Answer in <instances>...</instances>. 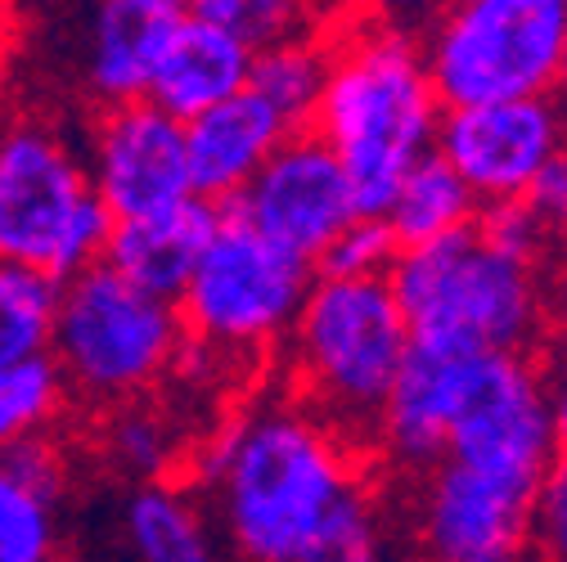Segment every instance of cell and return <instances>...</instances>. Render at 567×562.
<instances>
[{"instance_id": "9", "label": "cell", "mask_w": 567, "mask_h": 562, "mask_svg": "<svg viewBox=\"0 0 567 562\" xmlns=\"http://www.w3.org/2000/svg\"><path fill=\"white\" fill-rule=\"evenodd\" d=\"M442 459L536 496V486L558 464V405L532 356L468 351Z\"/></svg>"}, {"instance_id": "34", "label": "cell", "mask_w": 567, "mask_h": 562, "mask_svg": "<svg viewBox=\"0 0 567 562\" xmlns=\"http://www.w3.org/2000/svg\"><path fill=\"white\" fill-rule=\"evenodd\" d=\"M388 6H392V10H405V14H414V10H429L433 0H388Z\"/></svg>"}, {"instance_id": "3", "label": "cell", "mask_w": 567, "mask_h": 562, "mask_svg": "<svg viewBox=\"0 0 567 562\" xmlns=\"http://www.w3.org/2000/svg\"><path fill=\"white\" fill-rule=\"evenodd\" d=\"M405 351L410 324L388 279H311L289 329V365L307 409L347 446L374 437V418Z\"/></svg>"}, {"instance_id": "13", "label": "cell", "mask_w": 567, "mask_h": 562, "mask_svg": "<svg viewBox=\"0 0 567 562\" xmlns=\"http://www.w3.org/2000/svg\"><path fill=\"white\" fill-rule=\"evenodd\" d=\"M414 540L423 562H523L532 496L442 459L419 472Z\"/></svg>"}, {"instance_id": "17", "label": "cell", "mask_w": 567, "mask_h": 562, "mask_svg": "<svg viewBox=\"0 0 567 562\" xmlns=\"http://www.w3.org/2000/svg\"><path fill=\"white\" fill-rule=\"evenodd\" d=\"M217 212L203 198H185L181 207L135 221H113L109 243H104V266L122 274L126 284L145 289L163 302H176L189 270L198 266L212 230H217Z\"/></svg>"}, {"instance_id": "5", "label": "cell", "mask_w": 567, "mask_h": 562, "mask_svg": "<svg viewBox=\"0 0 567 562\" xmlns=\"http://www.w3.org/2000/svg\"><path fill=\"white\" fill-rule=\"evenodd\" d=\"M181 346L185 324L176 302L126 284L104 261L59 284L50 361L59 365L68 392L95 405L140 400L176 374Z\"/></svg>"}, {"instance_id": "32", "label": "cell", "mask_w": 567, "mask_h": 562, "mask_svg": "<svg viewBox=\"0 0 567 562\" xmlns=\"http://www.w3.org/2000/svg\"><path fill=\"white\" fill-rule=\"evenodd\" d=\"M324 562H392V558H383V553H379V544H374V549H361V553H338V558H324Z\"/></svg>"}, {"instance_id": "26", "label": "cell", "mask_w": 567, "mask_h": 562, "mask_svg": "<svg viewBox=\"0 0 567 562\" xmlns=\"http://www.w3.org/2000/svg\"><path fill=\"white\" fill-rule=\"evenodd\" d=\"M0 562H59L54 500L14 481V496L0 522Z\"/></svg>"}, {"instance_id": "16", "label": "cell", "mask_w": 567, "mask_h": 562, "mask_svg": "<svg viewBox=\"0 0 567 562\" xmlns=\"http://www.w3.org/2000/svg\"><path fill=\"white\" fill-rule=\"evenodd\" d=\"M284 135H289V126L248 91L189 117L185 122V163H189L194 198L226 207L261 171V163L279 149Z\"/></svg>"}, {"instance_id": "31", "label": "cell", "mask_w": 567, "mask_h": 562, "mask_svg": "<svg viewBox=\"0 0 567 562\" xmlns=\"http://www.w3.org/2000/svg\"><path fill=\"white\" fill-rule=\"evenodd\" d=\"M122 6H135L145 14H181V10H189V0H122Z\"/></svg>"}, {"instance_id": "22", "label": "cell", "mask_w": 567, "mask_h": 562, "mask_svg": "<svg viewBox=\"0 0 567 562\" xmlns=\"http://www.w3.org/2000/svg\"><path fill=\"white\" fill-rule=\"evenodd\" d=\"M329 0H189V14L230 32L248 50L284 41H320Z\"/></svg>"}, {"instance_id": "27", "label": "cell", "mask_w": 567, "mask_h": 562, "mask_svg": "<svg viewBox=\"0 0 567 562\" xmlns=\"http://www.w3.org/2000/svg\"><path fill=\"white\" fill-rule=\"evenodd\" d=\"M396 239L388 235V226L379 217H357L316 261V274H333V279H388L392 261H396Z\"/></svg>"}, {"instance_id": "25", "label": "cell", "mask_w": 567, "mask_h": 562, "mask_svg": "<svg viewBox=\"0 0 567 562\" xmlns=\"http://www.w3.org/2000/svg\"><path fill=\"white\" fill-rule=\"evenodd\" d=\"M104 446H109L113 464L122 472H131L135 481H167V468L176 464V450H181L167 418L140 400L113 405Z\"/></svg>"}, {"instance_id": "12", "label": "cell", "mask_w": 567, "mask_h": 562, "mask_svg": "<svg viewBox=\"0 0 567 562\" xmlns=\"http://www.w3.org/2000/svg\"><path fill=\"white\" fill-rule=\"evenodd\" d=\"M86 180L113 221L154 217L194 198L185 163V126L150 100L113 104L86 139Z\"/></svg>"}, {"instance_id": "21", "label": "cell", "mask_w": 567, "mask_h": 562, "mask_svg": "<svg viewBox=\"0 0 567 562\" xmlns=\"http://www.w3.org/2000/svg\"><path fill=\"white\" fill-rule=\"evenodd\" d=\"M324 63H329V50L320 41H284V45L252 50L244 91L257 95L289 131H307L324 91Z\"/></svg>"}, {"instance_id": "19", "label": "cell", "mask_w": 567, "mask_h": 562, "mask_svg": "<svg viewBox=\"0 0 567 562\" xmlns=\"http://www.w3.org/2000/svg\"><path fill=\"white\" fill-rule=\"evenodd\" d=\"M379 221L388 226L396 248H423V243H437V239L468 230L477 221V202L460 185V176L437 154H429L401 176Z\"/></svg>"}, {"instance_id": "33", "label": "cell", "mask_w": 567, "mask_h": 562, "mask_svg": "<svg viewBox=\"0 0 567 562\" xmlns=\"http://www.w3.org/2000/svg\"><path fill=\"white\" fill-rule=\"evenodd\" d=\"M10 496H14V477L0 468V522H6V509H10Z\"/></svg>"}, {"instance_id": "23", "label": "cell", "mask_w": 567, "mask_h": 562, "mask_svg": "<svg viewBox=\"0 0 567 562\" xmlns=\"http://www.w3.org/2000/svg\"><path fill=\"white\" fill-rule=\"evenodd\" d=\"M59 284L41 270L0 261V365H19L50 351Z\"/></svg>"}, {"instance_id": "4", "label": "cell", "mask_w": 567, "mask_h": 562, "mask_svg": "<svg viewBox=\"0 0 567 562\" xmlns=\"http://www.w3.org/2000/svg\"><path fill=\"white\" fill-rule=\"evenodd\" d=\"M388 289L410 337L460 351L527 356L545 324L540 266L491 248L473 226L437 243L401 248L388 270Z\"/></svg>"}, {"instance_id": "24", "label": "cell", "mask_w": 567, "mask_h": 562, "mask_svg": "<svg viewBox=\"0 0 567 562\" xmlns=\"http://www.w3.org/2000/svg\"><path fill=\"white\" fill-rule=\"evenodd\" d=\"M63 405H68V383L50 361V351L19 365H0V455L19 441L45 437Z\"/></svg>"}, {"instance_id": "28", "label": "cell", "mask_w": 567, "mask_h": 562, "mask_svg": "<svg viewBox=\"0 0 567 562\" xmlns=\"http://www.w3.org/2000/svg\"><path fill=\"white\" fill-rule=\"evenodd\" d=\"M473 230L491 243V248H501L518 261H532L540 266V248H545V235L554 226H545L527 202H501V207H477V221Z\"/></svg>"}, {"instance_id": "1", "label": "cell", "mask_w": 567, "mask_h": 562, "mask_svg": "<svg viewBox=\"0 0 567 562\" xmlns=\"http://www.w3.org/2000/svg\"><path fill=\"white\" fill-rule=\"evenodd\" d=\"M203 481L244 562H324L379 544L357 455L307 405L239 414L203 450Z\"/></svg>"}, {"instance_id": "15", "label": "cell", "mask_w": 567, "mask_h": 562, "mask_svg": "<svg viewBox=\"0 0 567 562\" xmlns=\"http://www.w3.org/2000/svg\"><path fill=\"white\" fill-rule=\"evenodd\" d=\"M464 356L468 351H460V346L410 337L405 365L383 396V409L374 418V437H370L396 468L429 472L433 464H442Z\"/></svg>"}, {"instance_id": "6", "label": "cell", "mask_w": 567, "mask_h": 562, "mask_svg": "<svg viewBox=\"0 0 567 562\" xmlns=\"http://www.w3.org/2000/svg\"><path fill=\"white\" fill-rule=\"evenodd\" d=\"M113 217L100 207L82 154L45 122L0 126V261L54 284L104 261Z\"/></svg>"}, {"instance_id": "30", "label": "cell", "mask_w": 567, "mask_h": 562, "mask_svg": "<svg viewBox=\"0 0 567 562\" xmlns=\"http://www.w3.org/2000/svg\"><path fill=\"white\" fill-rule=\"evenodd\" d=\"M532 212L545 221V226H558V217H563V207H567V163L558 158V163H549L540 176H536V185L527 189V198H523Z\"/></svg>"}, {"instance_id": "8", "label": "cell", "mask_w": 567, "mask_h": 562, "mask_svg": "<svg viewBox=\"0 0 567 562\" xmlns=\"http://www.w3.org/2000/svg\"><path fill=\"white\" fill-rule=\"evenodd\" d=\"M311 279L316 270L307 261L275 248L221 207L217 230L176 298L185 342L226 365H248L289 337Z\"/></svg>"}, {"instance_id": "29", "label": "cell", "mask_w": 567, "mask_h": 562, "mask_svg": "<svg viewBox=\"0 0 567 562\" xmlns=\"http://www.w3.org/2000/svg\"><path fill=\"white\" fill-rule=\"evenodd\" d=\"M532 535L545 540L549 558H563V549H567V481H563V464L549 468V477L536 486V496H532Z\"/></svg>"}, {"instance_id": "7", "label": "cell", "mask_w": 567, "mask_h": 562, "mask_svg": "<svg viewBox=\"0 0 567 562\" xmlns=\"http://www.w3.org/2000/svg\"><path fill=\"white\" fill-rule=\"evenodd\" d=\"M419 54L442 108L554 95L567 63V0H446Z\"/></svg>"}, {"instance_id": "11", "label": "cell", "mask_w": 567, "mask_h": 562, "mask_svg": "<svg viewBox=\"0 0 567 562\" xmlns=\"http://www.w3.org/2000/svg\"><path fill=\"white\" fill-rule=\"evenodd\" d=\"M433 154L460 176L477 207L523 202L536 176L563 158V117L549 95L442 108Z\"/></svg>"}, {"instance_id": "20", "label": "cell", "mask_w": 567, "mask_h": 562, "mask_svg": "<svg viewBox=\"0 0 567 562\" xmlns=\"http://www.w3.org/2000/svg\"><path fill=\"white\" fill-rule=\"evenodd\" d=\"M158 28H163V14H145L135 6H122V0H104L100 6L91 28V50H86V82L109 108L145 100Z\"/></svg>"}, {"instance_id": "18", "label": "cell", "mask_w": 567, "mask_h": 562, "mask_svg": "<svg viewBox=\"0 0 567 562\" xmlns=\"http://www.w3.org/2000/svg\"><path fill=\"white\" fill-rule=\"evenodd\" d=\"M122 535L135 562H221L203 509L172 481H140L131 490Z\"/></svg>"}, {"instance_id": "10", "label": "cell", "mask_w": 567, "mask_h": 562, "mask_svg": "<svg viewBox=\"0 0 567 562\" xmlns=\"http://www.w3.org/2000/svg\"><path fill=\"white\" fill-rule=\"evenodd\" d=\"M226 212L316 270L320 252L361 217V207L324 139L316 131H289Z\"/></svg>"}, {"instance_id": "2", "label": "cell", "mask_w": 567, "mask_h": 562, "mask_svg": "<svg viewBox=\"0 0 567 562\" xmlns=\"http://www.w3.org/2000/svg\"><path fill=\"white\" fill-rule=\"evenodd\" d=\"M442 104L419 41L401 28H357L329 50L311 126L357 189L361 217H379L401 176L433 154Z\"/></svg>"}, {"instance_id": "14", "label": "cell", "mask_w": 567, "mask_h": 562, "mask_svg": "<svg viewBox=\"0 0 567 562\" xmlns=\"http://www.w3.org/2000/svg\"><path fill=\"white\" fill-rule=\"evenodd\" d=\"M248 63H252V50L239 45L230 32L203 23L189 10L163 14L145 100L185 126L189 117L239 95L248 86Z\"/></svg>"}]
</instances>
